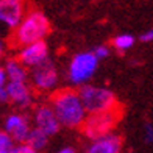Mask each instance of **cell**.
I'll return each mask as SVG.
<instances>
[{
  "label": "cell",
  "instance_id": "603a6c76",
  "mask_svg": "<svg viewBox=\"0 0 153 153\" xmlns=\"http://www.w3.org/2000/svg\"><path fill=\"white\" fill-rule=\"evenodd\" d=\"M0 102H6V95L2 91H0Z\"/></svg>",
  "mask_w": 153,
  "mask_h": 153
},
{
  "label": "cell",
  "instance_id": "30bf717a",
  "mask_svg": "<svg viewBox=\"0 0 153 153\" xmlns=\"http://www.w3.org/2000/svg\"><path fill=\"white\" fill-rule=\"evenodd\" d=\"M6 102H11L19 109H27L34 103L33 89L27 81H8Z\"/></svg>",
  "mask_w": 153,
  "mask_h": 153
},
{
  "label": "cell",
  "instance_id": "44dd1931",
  "mask_svg": "<svg viewBox=\"0 0 153 153\" xmlns=\"http://www.w3.org/2000/svg\"><path fill=\"white\" fill-rule=\"evenodd\" d=\"M56 153H76V152H75V149H72V147H62V149H59Z\"/></svg>",
  "mask_w": 153,
  "mask_h": 153
},
{
  "label": "cell",
  "instance_id": "52a82bcc",
  "mask_svg": "<svg viewBox=\"0 0 153 153\" xmlns=\"http://www.w3.org/2000/svg\"><path fill=\"white\" fill-rule=\"evenodd\" d=\"M33 130V122L24 113H11L5 119L3 131L8 133L10 137L17 144H24L28 141Z\"/></svg>",
  "mask_w": 153,
  "mask_h": 153
},
{
  "label": "cell",
  "instance_id": "5bb4252c",
  "mask_svg": "<svg viewBox=\"0 0 153 153\" xmlns=\"http://www.w3.org/2000/svg\"><path fill=\"white\" fill-rule=\"evenodd\" d=\"M134 42H136V39H134L133 34H130V33H120V34H117V36L113 39V47L116 48L117 52L123 53V52L130 50V48L134 45Z\"/></svg>",
  "mask_w": 153,
  "mask_h": 153
},
{
  "label": "cell",
  "instance_id": "ac0fdd59",
  "mask_svg": "<svg viewBox=\"0 0 153 153\" xmlns=\"http://www.w3.org/2000/svg\"><path fill=\"white\" fill-rule=\"evenodd\" d=\"M13 153H39L36 149H33L30 144H27V142H24V144H17V145H14V149H13Z\"/></svg>",
  "mask_w": 153,
  "mask_h": 153
},
{
  "label": "cell",
  "instance_id": "8fae6325",
  "mask_svg": "<svg viewBox=\"0 0 153 153\" xmlns=\"http://www.w3.org/2000/svg\"><path fill=\"white\" fill-rule=\"evenodd\" d=\"M27 69H34L48 61V47L44 41L33 42L28 45L20 47L19 58H17Z\"/></svg>",
  "mask_w": 153,
  "mask_h": 153
},
{
  "label": "cell",
  "instance_id": "9c48e42d",
  "mask_svg": "<svg viewBox=\"0 0 153 153\" xmlns=\"http://www.w3.org/2000/svg\"><path fill=\"white\" fill-rule=\"evenodd\" d=\"M31 122H33L34 128L41 130L47 136L56 134L59 127H61L58 117H56V114H55V111L50 105H38L33 111Z\"/></svg>",
  "mask_w": 153,
  "mask_h": 153
},
{
  "label": "cell",
  "instance_id": "4fadbf2b",
  "mask_svg": "<svg viewBox=\"0 0 153 153\" xmlns=\"http://www.w3.org/2000/svg\"><path fill=\"white\" fill-rule=\"evenodd\" d=\"M5 72L8 81H27L28 80V71L19 59H8L5 62Z\"/></svg>",
  "mask_w": 153,
  "mask_h": 153
},
{
  "label": "cell",
  "instance_id": "d6986e66",
  "mask_svg": "<svg viewBox=\"0 0 153 153\" xmlns=\"http://www.w3.org/2000/svg\"><path fill=\"white\" fill-rule=\"evenodd\" d=\"M144 139L147 144H153V125L147 123L144 128Z\"/></svg>",
  "mask_w": 153,
  "mask_h": 153
},
{
  "label": "cell",
  "instance_id": "9a60e30c",
  "mask_svg": "<svg viewBox=\"0 0 153 153\" xmlns=\"http://www.w3.org/2000/svg\"><path fill=\"white\" fill-rule=\"evenodd\" d=\"M48 137H50V136H47V134L42 133L41 130H38V128L33 127V130H31V133H30V137H28V141H27V144H30L33 149H36L38 152H41V150H44V149L47 147Z\"/></svg>",
  "mask_w": 153,
  "mask_h": 153
},
{
  "label": "cell",
  "instance_id": "ffe728a7",
  "mask_svg": "<svg viewBox=\"0 0 153 153\" xmlns=\"http://www.w3.org/2000/svg\"><path fill=\"white\" fill-rule=\"evenodd\" d=\"M139 39H141L142 42H153V28H149V30H145L144 33H141Z\"/></svg>",
  "mask_w": 153,
  "mask_h": 153
},
{
  "label": "cell",
  "instance_id": "8992f818",
  "mask_svg": "<svg viewBox=\"0 0 153 153\" xmlns=\"http://www.w3.org/2000/svg\"><path fill=\"white\" fill-rule=\"evenodd\" d=\"M30 80H31L33 88L38 89L39 92H50L58 86L59 75H58V71L53 62L47 61L44 64L31 69Z\"/></svg>",
  "mask_w": 153,
  "mask_h": 153
},
{
  "label": "cell",
  "instance_id": "e0dca14e",
  "mask_svg": "<svg viewBox=\"0 0 153 153\" xmlns=\"http://www.w3.org/2000/svg\"><path fill=\"white\" fill-rule=\"evenodd\" d=\"M94 55L97 58H99V61L100 59H106L108 56H109V53H111V50H109V47L108 45H105V44H102V45H97L95 48H94Z\"/></svg>",
  "mask_w": 153,
  "mask_h": 153
},
{
  "label": "cell",
  "instance_id": "7a4b0ae2",
  "mask_svg": "<svg viewBox=\"0 0 153 153\" xmlns=\"http://www.w3.org/2000/svg\"><path fill=\"white\" fill-rule=\"evenodd\" d=\"M50 31V24L44 13L38 10L28 11L16 30H13V42L19 47L44 41Z\"/></svg>",
  "mask_w": 153,
  "mask_h": 153
},
{
  "label": "cell",
  "instance_id": "3957f363",
  "mask_svg": "<svg viewBox=\"0 0 153 153\" xmlns=\"http://www.w3.org/2000/svg\"><path fill=\"white\" fill-rule=\"evenodd\" d=\"M80 97L83 100L88 114L105 113V111L117 109V99L113 91L108 88L97 86V85H85L80 88Z\"/></svg>",
  "mask_w": 153,
  "mask_h": 153
},
{
  "label": "cell",
  "instance_id": "ba28073f",
  "mask_svg": "<svg viewBox=\"0 0 153 153\" xmlns=\"http://www.w3.org/2000/svg\"><path fill=\"white\" fill-rule=\"evenodd\" d=\"M25 14V0H0V25L6 30H16Z\"/></svg>",
  "mask_w": 153,
  "mask_h": 153
},
{
  "label": "cell",
  "instance_id": "5b68a950",
  "mask_svg": "<svg viewBox=\"0 0 153 153\" xmlns=\"http://www.w3.org/2000/svg\"><path fill=\"white\" fill-rule=\"evenodd\" d=\"M119 117H120L119 109H111V111H105V113L89 114L86 117L85 123H83V127H81L83 133L89 139L105 136V134L111 133V130L117 125Z\"/></svg>",
  "mask_w": 153,
  "mask_h": 153
},
{
  "label": "cell",
  "instance_id": "7c38bea8",
  "mask_svg": "<svg viewBox=\"0 0 153 153\" xmlns=\"http://www.w3.org/2000/svg\"><path fill=\"white\" fill-rule=\"evenodd\" d=\"M120 149L122 139L114 133H108L105 136L91 139L86 147V153H120Z\"/></svg>",
  "mask_w": 153,
  "mask_h": 153
},
{
  "label": "cell",
  "instance_id": "6da1fadb",
  "mask_svg": "<svg viewBox=\"0 0 153 153\" xmlns=\"http://www.w3.org/2000/svg\"><path fill=\"white\" fill-rule=\"evenodd\" d=\"M50 106L53 108L61 127L78 128L83 127L88 111L83 105L80 92L75 89H61L56 91L50 99Z\"/></svg>",
  "mask_w": 153,
  "mask_h": 153
},
{
  "label": "cell",
  "instance_id": "7402d4cb",
  "mask_svg": "<svg viewBox=\"0 0 153 153\" xmlns=\"http://www.w3.org/2000/svg\"><path fill=\"white\" fill-rule=\"evenodd\" d=\"M3 52H5V44H3V41L0 39V56L3 55Z\"/></svg>",
  "mask_w": 153,
  "mask_h": 153
},
{
  "label": "cell",
  "instance_id": "2e32d148",
  "mask_svg": "<svg viewBox=\"0 0 153 153\" xmlns=\"http://www.w3.org/2000/svg\"><path fill=\"white\" fill-rule=\"evenodd\" d=\"M13 149H14V141L8 133L0 131V153H13Z\"/></svg>",
  "mask_w": 153,
  "mask_h": 153
},
{
  "label": "cell",
  "instance_id": "277c9868",
  "mask_svg": "<svg viewBox=\"0 0 153 153\" xmlns=\"http://www.w3.org/2000/svg\"><path fill=\"white\" fill-rule=\"evenodd\" d=\"M99 67V58L94 52L75 53L67 66V78L75 86H85L94 76Z\"/></svg>",
  "mask_w": 153,
  "mask_h": 153
}]
</instances>
